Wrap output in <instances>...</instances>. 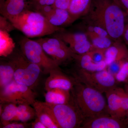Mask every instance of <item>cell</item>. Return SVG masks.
Masks as SVG:
<instances>
[{
  "label": "cell",
  "instance_id": "obj_19",
  "mask_svg": "<svg viewBox=\"0 0 128 128\" xmlns=\"http://www.w3.org/2000/svg\"><path fill=\"white\" fill-rule=\"evenodd\" d=\"M70 91L54 88L46 91L44 95L45 102L53 105L66 104L72 99Z\"/></svg>",
  "mask_w": 128,
  "mask_h": 128
},
{
  "label": "cell",
  "instance_id": "obj_29",
  "mask_svg": "<svg viewBox=\"0 0 128 128\" xmlns=\"http://www.w3.org/2000/svg\"><path fill=\"white\" fill-rule=\"evenodd\" d=\"M126 60H119L112 62L108 66L106 70L111 74L115 77L119 72L124 62Z\"/></svg>",
  "mask_w": 128,
  "mask_h": 128
},
{
  "label": "cell",
  "instance_id": "obj_20",
  "mask_svg": "<svg viewBox=\"0 0 128 128\" xmlns=\"http://www.w3.org/2000/svg\"><path fill=\"white\" fill-rule=\"evenodd\" d=\"M14 67L9 60H1L0 62V90L14 81Z\"/></svg>",
  "mask_w": 128,
  "mask_h": 128
},
{
  "label": "cell",
  "instance_id": "obj_16",
  "mask_svg": "<svg viewBox=\"0 0 128 128\" xmlns=\"http://www.w3.org/2000/svg\"><path fill=\"white\" fill-rule=\"evenodd\" d=\"M32 106L36 112V117L47 128H59L46 102L36 101Z\"/></svg>",
  "mask_w": 128,
  "mask_h": 128
},
{
  "label": "cell",
  "instance_id": "obj_30",
  "mask_svg": "<svg viewBox=\"0 0 128 128\" xmlns=\"http://www.w3.org/2000/svg\"><path fill=\"white\" fill-rule=\"evenodd\" d=\"M89 53L92 59L96 63L105 61V51L95 49Z\"/></svg>",
  "mask_w": 128,
  "mask_h": 128
},
{
  "label": "cell",
  "instance_id": "obj_27",
  "mask_svg": "<svg viewBox=\"0 0 128 128\" xmlns=\"http://www.w3.org/2000/svg\"><path fill=\"white\" fill-rule=\"evenodd\" d=\"M117 82L124 83L128 82V60L124 61L118 73L115 76Z\"/></svg>",
  "mask_w": 128,
  "mask_h": 128
},
{
  "label": "cell",
  "instance_id": "obj_7",
  "mask_svg": "<svg viewBox=\"0 0 128 128\" xmlns=\"http://www.w3.org/2000/svg\"><path fill=\"white\" fill-rule=\"evenodd\" d=\"M74 76L76 81L93 88L102 93L116 86L118 82L115 77L106 69L91 72L78 68Z\"/></svg>",
  "mask_w": 128,
  "mask_h": 128
},
{
  "label": "cell",
  "instance_id": "obj_33",
  "mask_svg": "<svg viewBox=\"0 0 128 128\" xmlns=\"http://www.w3.org/2000/svg\"><path fill=\"white\" fill-rule=\"evenodd\" d=\"M70 2V0H55L53 6L55 8L68 10Z\"/></svg>",
  "mask_w": 128,
  "mask_h": 128
},
{
  "label": "cell",
  "instance_id": "obj_3",
  "mask_svg": "<svg viewBox=\"0 0 128 128\" xmlns=\"http://www.w3.org/2000/svg\"><path fill=\"white\" fill-rule=\"evenodd\" d=\"M16 29L28 38L43 36L64 30L51 25L46 17L38 12L28 10L9 20Z\"/></svg>",
  "mask_w": 128,
  "mask_h": 128
},
{
  "label": "cell",
  "instance_id": "obj_32",
  "mask_svg": "<svg viewBox=\"0 0 128 128\" xmlns=\"http://www.w3.org/2000/svg\"><path fill=\"white\" fill-rule=\"evenodd\" d=\"M54 9L55 8L53 5H47L41 7L35 12H39L45 17L47 18L52 14Z\"/></svg>",
  "mask_w": 128,
  "mask_h": 128
},
{
  "label": "cell",
  "instance_id": "obj_37",
  "mask_svg": "<svg viewBox=\"0 0 128 128\" xmlns=\"http://www.w3.org/2000/svg\"><path fill=\"white\" fill-rule=\"evenodd\" d=\"M122 39L124 40V43L128 45V26H125V28L123 34Z\"/></svg>",
  "mask_w": 128,
  "mask_h": 128
},
{
  "label": "cell",
  "instance_id": "obj_1",
  "mask_svg": "<svg viewBox=\"0 0 128 128\" xmlns=\"http://www.w3.org/2000/svg\"><path fill=\"white\" fill-rule=\"evenodd\" d=\"M128 14L114 0H92L83 20L105 29L114 41H122Z\"/></svg>",
  "mask_w": 128,
  "mask_h": 128
},
{
  "label": "cell",
  "instance_id": "obj_28",
  "mask_svg": "<svg viewBox=\"0 0 128 128\" xmlns=\"http://www.w3.org/2000/svg\"><path fill=\"white\" fill-rule=\"evenodd\" d=\"M16 29L14 25L9 19L4 16H0V30L9 33Z\"/></svg>",
  "mask_w": 128,
  "mask_h": 128
},
{
  "label": "cell",
  "instance_id": "obj_2",
  "mask_svg": "<svg viewBox=\"0 0 128 128\" xmlns=\"http://www.w3.org/2000/svg\"><path fill=\"white\" fill-rule=\"evenodd\" d=\"M75 80L70 91L72 97L84 121L109 114L107 103L102 93L93 88Z\"/></svg>",
  "mask_w": 128,
  "mask_h": 128
},
{
  "label": "cell",
  "instance_id": "obj_24",
  "mask_svg": "<svg viewBox=\"0 0 128 128\" xmlns=\"http://www.w3.org/2000/svg\"><path fill=\"white\" fill-rule=\"evenodd\" d=\"M86 34L89 41L96 49L105 51L115 41L109 37L100 36L91 34Z\"/></svg>",
  "mask_w": 128,
  "mask_h": 128
},
{
  "label": "cell",
  "instance_id": "obj_18",
  "mask_svg": "<svg viewBox=\"0 0 128 128\" xmlns=\"http://www.w3.org/2000/svg\"><path fill=\"white\" fill-rule=\"evenodd\" d=\"M46 18L51 25L60 28L70 25L76 21L68 10L57 8Z\"/></svg>",
  "mask_w": 128,
  "mask_h": 128
},
{
  "label": "cell",
  "instance_id": "obj_31",
  "mask_svg": "<svg viewBox=\"0 0 128 128\" xmlns=\"http://www.w3.org/2000/svg\"><path fill=\"white\" fill-rule=\"evenodd\" d=\"M55 0H32V10L36 11L44 6L53 5Z\"/></svg>",
  "mask_w": 128,
  "mask_h": 128
},
{
  "label": "cell",
  "instance_id": "obj_17",
  "mask_svg": "<svg viewBox=\"0 0 128 128\" xmlns=\"http://www.w3.org/2000/svg\"><path fill=\"white\" fill-rule=\"evenodd\" d=\"M76 61L78 68L91 72H95L106 70L107 65L105 61L96 63L92 59L89 53L78 55L75 54L74 59Z\"/></svg>",
  "mask_w": 128,
  "mask_h": 128
},
{
  "label": "cell",
  "instance_id": "obj_36",
  "mask_svg": "<svg viewBox=\"0 0 128 128\" xmlns=\"http://www.w3.org/2000/svg\"><path fill=\"white\" fill-rule=\"evenodd\" d=\"M31 127L32 128H47L46 126L37 117L34 122H32Z\"/></svg>",
  "mask_w": 128,
  "mask_h": 128
},
{
  "label": "cell",
  "instance_id": "obj_9",
  "mask_svg": "<svg viewBox=\"0 0 128 128\" xmlns=\"http://www.w3.org/2000/svg\"><path fill=\"white\" fill-rule=\"evenodd\" d=\"M48 56H50L59 65L74 59L75 54L63 40L59 38H41L36 40Z\"/></svg>",
  "mask_w": 128,
  "mask_h": 128
},
{
  "label": "cell",
  "instance_id": "obj_13",
  "mask_svg": "<svg viewBox=\"0 0 128 128\" xmlns=\"http://www.w3.org/2000/svg\"><path fill=\"white\" fill-rule=\"evenodd\" d=\"M74 78H71L62 73L60 68L52 70L46 79L44 89L46 91L54 88L71 91L74 85Z\"/></svg>",
  "mask_w": 128,
  "mask_h": 128
},
{
  "label": "cell",
  "instance_id": "obj_34",
  "mask_svg": "<svg viewBox=\"0 0 128 128\" xmlns=\"http://www.w3.org/2000/svg\"><path fill=\"white\" fill-rule=\"evenodd\" d=\"M18 123V122H10L2 126L3 128H27V126L25 123Z\"/></svg>",
  "mask_w": 128,
  "mask_h": 128
},
{
  "label": "cell",
  "instance_id": "obj_21",
  "mask_svg": "<svg viewBox=\"0 0 128 128\" xmlns=\"http://www.w3.org/2000/svg\"><path fill=\"white\" fill-rule=\"evenodd\" d=\"M91 2L92 0H70L68 10L76 20L86 14Z\"/></svg>",
  "mask_w": 128,
  "mask_h": 128
},
{
  "label": "cell",
  "instance_id": "obj_40",
  "mask_svg": "<svg viewBox=\"0 0 128 128\" xmlns=\"http://www.w3.org/2000/svg\"><path fill=\"white\" fill-rule=\"evenodd\" d=\"M127 13H128V12H127Z\"/></svg>",
  "mask_w": 128,
  "mask_h": 128
},
{
  "label": "cell",
  "instance_id": "obj_26",
  "mask_svg": "<svg viewBox=\"0 0 128 128\" xmlns=\"http://www.w3.org/2000/svg\"><path fill=\"white\" fill-rule=\"evenodd\" d=\"M35 117H36L35 110L34 108L31 107L25 112L16 115L12 120V122L13 121H20L22 122L25 123L32 119Z\"/></svg>",
  "mask_w": 128,
  "mask_h": 128
},
{
  "label": "cell",
  "instance_id": "obj_14",
  "mask_svg": "<svg viewBox=\"0 0 128 128\" xmlns=\"http://www.w3.org/2000/svg\"><path fill=\"white\" fill-rule=\"evenodd\" d=\"M118 88L116 86L105 92L107 100L108 111L112 116L126 118V115L123 109Z\"/></svg>",
  "mask_w": 128,
  "mask_h": 128
},
{
  "label": "cell",
  "instance_id": "obj_4",
  "mask_svg": "<svg viewBox=\"0 0 128 128\" xmlns=\"http://www.w3.org/2000/svg\"><path fill=\"white\" fill-rule=\"evenodd\" d=\"M14 67V80L17 83L33 89L42 71L38 65L30 62L21 50H14L7 57Z\"/></svg>",
  "mask_w": 128,
  "mask_h": 128
},
{
  "label": "cell",
  "instance_id": "obj_22",
  "mask_svg": "<svg viewBox=\"0 0 128 128\" xmlns=\"http://www.w3.org/2000/svg\"><path fill=\"white\" fill-rule=\"evenodd\" d=\"M15 50V44L9 33L0 30V56L7 57Z\"/></svg>",
  "mask_w": 128,
  "mask_h": 128
},
{
  "label": "cell",
  "instance_id": "obj_23",
  "mask_svg": "<svg viewBox=\"0 0 128 128\" xmlns=\"http://www.w3.org/2000/svg\"><path fill=\"white\" fill-rule=\"evenodd\" d=\"M17 105L12 103L0 104V115L2 126L12 122L17 115Z\"/></svg>",
  "mask_w": 128,
  "mask_h": 128
},
{
  "label": "cell",
  "instance_id": "obj_39",
  "mask_svg": "<svg viewBox=\"0 0 128 128\" xmlns=\"http://www.w3.org/2000/svg\"><path fill=\"white\" fill-rule=\"evenodd\" d=\"M126 121H127V122H128V114H127V115H126Z\"/></svg>",
  "mask_w": 128,
  "mask_h": 128
},
{
  "label": "cell",
  "instance_id": "obj_6",
  "mask_svg": "<svg viewBox=\"0 0 128 128\" xmlns=\"http://www.w3.org/2000/svg\"><path fill=\"white\" fill-rule=\"evenodd\" d=\"M47 104L59 128H81L84 119L74 103L72 97L70 102L66 104Z\"/></svg>",
  "mask_w": 128,
  "mask_h": 128
},
{
  "label": "cell",
  "instance_id": "obj_38",
  "mask_svg": "<svg viewBox=\"0 0 128 128\" xmlns=\"http://www.w3.org/2000/svg\"><path fill=\"white\" fill-rule=\"evenodd\" d=\"M124 90L128 93V82L124 84Z\"/></svg>",
  "mask_w": 128,
  "mask_h": 128
},
{
  "label": "cell",
  "instance_id": "obj_8",
  "mask_svg": "<svg viewBox=\"0 0 128 128\" xmlns=\"http://www.w3.org/2000/svg\"><path fill=\"white\" fill-rule=\"evenodd\" d=\"M36 96L32 89L14 80L0 90V102L32 105L36 101Z\"/></svg>",
  "mask_w": 128,
  "mask_h": 128
},
{
  "label": "cell",
  "instance_id": "obj_25",
  "mask_svg": "<svg viewBox=\"0 0 128 128\" xmlns=\"http://www.w3.org/2000/svg\"><path fill=\"white\" fill-rule=\"evenodd\" d=\"M82 24L80 26L82 32L86 34H91L100 36L110 38L108 32L102 28L84 20H83Z\"/></svg>",
  "mask_w": 128,
  "mask_h": 128
},
{
  "label": "cell",
  "instance_id": "obj_5",
  "mask_svg": "<svg viewBox=\"0 0 128 128\" xmlns=\"http://www.w3.org/2000/svg\"><path fill=\"white\" fill-rule=\"evenodd\" d=\"M18 44L23 55L30 62L38 65L44 74H49L53 70L60 68L59 65L47 55L36 40L25 36L22 38Z\"/></svg>",
  "mask_w": 128,
  "mask_h": 128
},
{
  "label": "cell",
  "instance_id": "obj_11",
  "mask_svg": "<svg viewBox=\"0 0 128 128\" xmlns=\"http://www.w3.org/2000/svg\"><path fill=\"white\" fill-rule=\"evenodd\" d=\"M81 128H128V126L126 118H116L108 114L85 120Z\"/></svg>",
  "mask_w": 128,
  "mask_h": 128
},
{
  "label": "cell",
  "instance_id": "obj_35",
  "mask_svg": "<svg viewBox=\"0 0 128 128\" xmlns=\"http://www.w3.org/2000/svg\"><path fill=\"white\" fill-rule=\"evenodd\" d=\"M126 12H128V0H114Z\"/></svg>",
  "mask_w": 128,
  "mask_h": 128
},
{
  "label": "cell",
  "instance_id": "obj_10",
  "mask_svg": "<svg viewBox=\"0 0 128 128\" xmlns=\"http://www.w3.org/2000/svg\"><path fill=\"white\" fill-rule=\"evenodd\" d=\"M54 34V37L63 40L76 54L82 55L95 49L85 32H71L64 30Z\"/></svg>",
  "mask_w": 128,
  "mask_h": 128
},
{
  "label": "cell",
  "instance_id": "obj_12",
  "mask_svg": "<svg viewBox=\"0 0 128 128\" xmlns=\"http://www.w3.org/2000/svg\"><path fill=\"white\" fill-rule=\"evenodd\" d=\"M32 9V0H0L1 15L9 20Z\"/></svg>",
  "mask_w": 128,
  "mask_h": 128
},
{
  "label": "cell",
  "instance_id": "obj_15",
  "mask_svg": "<svg viewBox=\"0 0 128 128\" xmlns=\"http://www.w3.org/2000/svg\"><path fill=\"white\" fill-rule=\"evenodd\" d=\"M122 41H116L105 51L107 66L115 61L128 60V48Z\"/></svg>",
  "mask_w": 128,
  "mask_h": 128
}]
</instances>
